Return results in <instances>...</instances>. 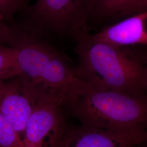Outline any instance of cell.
I'll use <instances>...</instances> for the list:
<instances>
[{"label":"cell","mask_w":147,"mask_h":147,"mask_svg":"<svg viewBox=\"0 0 147 147\" xmlns=\"http://www.w3.org/2000/svg\"><path fill=\"white\" fill-rule=\"evenodd\" d=\"M147 142V131H112L67 125L56 147H133Z\"/></svg>","instance_id":"5b68a950"},{"label":"cell","mask_w":147,"mask_h":147,"mask_svg":"<svg viewBox=\"0 0 147 147\" xmlns=\"http://www.w3.org/2000/svg\"><path fill=\"white\" fill-rule=\"evenodd\" d=\"M137 147H147V142L144 143H142L141 144H140V145L137 146Z\"/></svg>","instance_id":"2e32d148"},{"label":"cell","mask_w":147,"mask_h":147,"mask_svg":"<svg viewBox=\"0 0 147 147\" xmlns=\"http://www.w3.org/2000/svg\"><path fill=\"white\" fill-rule=\"evenodd\" d=\"M66 126L61 107L36 104L25 130V147H56Z\"/></svg>","instance_id":"8992f818"},{"label":"cell","mask_w":147,"mask_h":147,"mask_svg":"<svg viewBox=\"0 0 147 147\" xmlns=\"http://www.w3.org/2000/svg\"><path fill=\"white\" fill-rule=\"evenodd\" d=\"M138 52L140 53L141 58L147 67V47H137Z\"/></svg>","instance_id":"9a60e30c"},{"label":"cell","mask_w":147,"mask_h":147,"mask_svg":"<svg viewBox=\"0 0 147 147\" xmlns=\"http://www.w3.org/2000/svg\"><path fill=\"white\" fill-rule=\"evenodd\" d=\"M137 147V146H135V147Z\"/></svg>","instance_id":"ac0fdd59"},{"label":"cell","mask_w":147,"mask_h":147,"mask_svg":"<svg viewBox=\"0 0 147 147\" xmlns=\"http://www.w3.org/2000/svg\"><path fill=\"white\" fill-rule=\"evenodd\" d=\"M36 105L27 93L19 75L0 80V113L22 141L27 123Z\"/></svg>","instance_id":"52a82bcc"},{"label":"cell","mask_w":147,"mask_h":147,"mask_svg":"<svg viewBox=\"0 0 147 147\" xmlns=\"http://www.w3.org/2000/svg\"><path fill=\"white\" fill-rule=\"evenodd\" d=\"M16 56V47L0 44V80L20 75Z\"/></svg>","instance_id":"9c48e42d"},{"label":"cell","mask_w":147,"mask_h":147,"mask_svg":"<svg viewBox=\"0 0 147 147\" xmlns=\"http://www.w3.org/2000/svg\"><path fill=\"white\" fill-rule=\"evenodd\" d=\"M79 78L95 90L147 94V67L136 47H119L98 40L89 33L74 38Z\"/></svg>","instance_id":"6da1fadb"},{"label":"cell","mask_w":147,"mask_h":147,"mask_svg":"<svg viewBox=\"0 0 147 147\" xmlns=\"http://www.w3.org/2000/svg\"><path fill=\"white\" fill-rule=\"evenodd\" d=\"M0 15V44L16 47L26 35L19 32Z\"/></svg>","instance_id":"7c38bea8"},{"label":"cell","mask_w":147,"mask_h":147,"mask_svg":"<svg viewBox=\"0 0 147 147\" xmlns=\"http://www.w3.org/2000/svg\"><path fill=\"white\" fill-rule=\"evenodd\" d=\"M67 107L84 126L118 131H147V94L100 91L89 86Z\"/></svg>","instance_id":"3957f363"},{"label":"cell","mask_w":147,"mask_h":147,"mask_svg":"<svg viewBox=\"0 0 147 147\" xmlns=\"http://www.w3.org/2000/svg\"><path fill=\"white\" fill-rule=\"evenodd\" d=\"M0 147H25L20 137L1 113Z\"/></svg>","instance_id":"8fae6325"},{"label":"cell","mask_w":147,"mask_h":147,"mask_svg":"<svg viewBox=\"0 0 147 147\" xmlns=\"http://www.w3.org/2000/svg\"><path fill=\"white\" fill-rule=\"evenodd\" d=\"M92 0H38L30 8L33 27L74 38L88 33Z\"/></svg>","instance_id":"277c9868"},{"label":"cell","mask_w":147,"mask_h":147,"mask_svg":"<svg viewBox=\"0 0 147 147\" xmlns=\"http://www.w3.org/2000/svg\"><path fill=\"white\" fill-rule=\"evenodd\" d=\"M144 11H147V0H128L115 18L123 19Z\"/></svg>","instance_id":"4fadbf2b"},{"label":"cell","mask_w":147,"mask_h":147,"mask_svg":"<svg viewBox=\"0 0 147 147\" xmlns=\"http://www.w3.org/2000/svg\"><path fill=\"white\" fill-rule=\"evenodd\" d=\"M95 39L119 47H147V11L129 16L92 34Z\"/></svg>","instance_id":"ba28073f"},{"label":"cell","mask_w":147,"mask_h":147,"mask_svg":"<svg viewBox=\"0 0 147 147\" xmlns=\"http://www.w3.org/2000/svg\"><path fill=\"white\" fill-rule=\"evenodd\" d=\"M22 4L21 0H0V15L7 20L9 19Z\"/></svg>","instance_id":"5bb4252c"},{"label":"cell","mask_w":147,"mask_h":147,"mask_svg":"<svg viewBox=\"0 0 147 147\" xmlns=\"http://www.w3.org/2000/svg\"><path fill=\"white\" fill-rule=\"evenodd\" d=\"M128 0H92L91 18L98 20L115 18Z\"/></svg>","instance_id":"30bf717a"},{"label":"cell","mask_w":147,"mask_h":147,"mask_svg":"<svg viewBox=\"0 0 147 147\" xmlns=\"http://www.w3.org/2000/svg\"><path fill=\"white\" fill-rule=\"evenodd\" d=\"M16 48L19 76L36 104L67 107L88 88L75 67L47 44L26 36Z\"/></svg>","instance_id":"7a4b0ae2"},{"label":"cell","mask_w":147,"mask_h":147,"mask_svg":"<svg viewBox=\"0 0 147 147\" xmlns=\"http://www.w3.org/2000/svg\"><path fill=\"white\" fill-rule=\"evenodd\" d=\"M27 1V0H21V1L22 2V3H24V2L25 1Z\"/></svg>","instance_id":"e0dca14e"}]
</instances>
